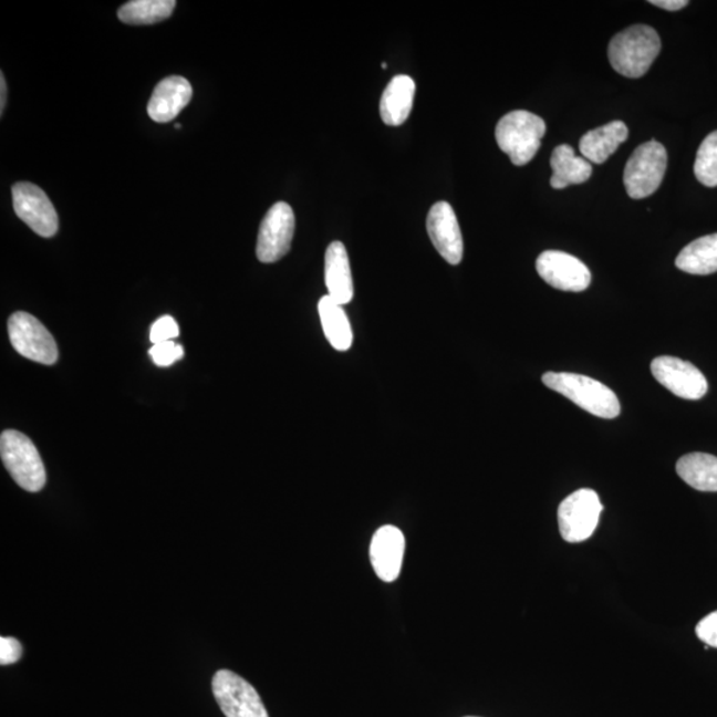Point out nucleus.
<instances>
[{
    "instance_id": "f257e3e1",
    "label": "nucleus",
    "mask_w": 717,
    "mask_h": 717,
    "mask_svg": "<svg viewBox=\"0 0 717 717\" xmlns=\"http://www.w3.org/2000/svg\"><path fill=\"white\" fill-rule=\"evenodd\" d=\"M661 49V38L653 27L631 25L611 39L610 64L622 76L640 79L646 75Z\"/></svg>"
},
{
    "instance_id": "f03ea898",
    "label": "nucleus",
    "mask_w": 717,
    "mask_h": 717,
    "mask_svg": "<svg viewBox=\"0 0 717 717\" xmlns=\"http://www.w3.org/2000/svg\"><path fill=\"white\" fill-rule=\"evenodd\" d=\"M542 382L591 415L610 420L621 414V404L614 392L595 378L569 372H547Z\"/></svg>"
},
{
    "instance_id": "7ed1b4c3",
    "label": "nucleus",
    "mask_w": 717,
    "mask_h": 717,
    "mask_svg": "<svg viewBox=\"0 0 717 717\" xmlns=\"http://www.w3.org/2000/svg\"><path fill=\"white\" fill-rule=\"evenodd\" d=\"M547 124L540 116L528 111H513L505 115L496 126V139L511 163L523 166L531 162L541 148Z\"/></svg>"
},
{
    "instance_id": "20e7f679",
    "label": "nucleus",
    "mask_w": 717,
    "mask_h": 717,
    "mask_svg": "<svg viewBox=\"0 0 717 717\" xmlns=\"http://www.w3.org/2000/svg\"><path fill=\"white\" fill-rule=\"evenodd\" d=\"M0 456L6 469L20 488L31 493L44 488V464L29 437L18 430H4L0 436Z\"/></svg>"
},
{
    "instance_id": "39448f33",
    "label": "nucleus",
    "mask_w": 717,
    "mask_h": 717,
    "mask_svg": "<svg viewBox=\"0 0 717 717\" xmlns=\"http://www.w3.org/2000/svg\"><path fill=\"white\" fill-rule=\"evenodd\" d=\"M667 162L666 148L655 139L637 146L624 168L623 183L627 195L633 199L654 195L666 175Z\"/></svg>"
},
{
    "instance_id": "423d86ee",
    "label": "nucleus",
    "mask_w": 717,
    "mask_h": 717,
    "mask_svg": "<svg viewBox=\"0 0 717 717\" xmlns=\"http://www.w3.org/2000/svg\"><path fill=\"white\" fill-rule=\"evenodd\" d=\"M603 510L593 489H580L564 498L558 508L560 533L567 542H582L593 536Z\"/></svg>"
},
{
    "instance_id": "0eeeda50",
    "label": "nucleus",
    "mask_w": 717,
    "mask_h": 717,
    "mask_svg": "<svg viewBox=\"0 0 717 717\" xmlns=\"http://www.w3.org/2000/svg\"><path fill=\"white\" fill-rule=\"evenodd\" d=\"M211 689L226 717H269L256 688L229 669L218 671Z\"/></svg>"
},
{
    "instance_id": "6e6552de",
    "label": "nucleus",
    "mask_w": 717,
    "mask_h": 717,
    "mask_svg": "<svg viewBox=\"0 0 717 717\" xmlns=\"http://www.w3.org/2000/svg\"><path fill=\"white\" fill-rule=\"evenodd\" d=\"M12 347L30 361L52 365L58 362V344L42 322L27 312H15L9 319Z\"/></svg>"
},
{
    "instance_id": "1a4fd4ad",
    "label": "nucleus",
    "mask_w": 717,
    "mask_h": 717,
    "mask_svg": "<svg viewBox=\"0 0 717 717\" xmlns=\"http://www.w3.org/2000/svg\"><path fill=\"white\" fill-rule=\"evenodd\" d=\"M295 231V216L285 202L272 205L266 212L257 242V257L263 263H274L288 254Z\"/></svg>"
},
{
    "instance_id": "9d476101",
    "label": "nucleus",
    "mask_w": 717,
    "mask_h": 717,
    "mask_svg": "<svg viewBox=\"0 0 717 717\" xmlns=\"http://www.w3.org/2000/svg\"><path fill=\"white\" fill-rule=\"evenodd\" d=\"M13 210L40 237L56 235L59 218L49 196L30 183H19L12 188Z\"/></svg>"
},
{
    "instance_id": "9b49d317",
    "label": "nucleus",
    "mask_w": 717,
    "mask_h": 717,
    "mask_svg": "<svg viewBox=\"0 0 717 717\" xmlns=\"http://www.w3.org/2000/svg\"><path fill=\"white\" fill-rule=\"evenodd\" d=\"M651 372L663 387L686 401H699L708 391V383L699 368L693 363L674 356L655 357Z\"/></svg>"
},
{
    "instance_id": "f8f14e48",
    "label": "nucleus",
    "mask_w": 717,
    "mask_h": 717,
    "mask_svg": "<svg viewBox=\"0 0 717 717\" xmlns=\"http://www.w3.org/2000/svg\"><path fill=\"white\" fill-rule=\"evenodd\" d=\"M538 276L551 288L581 292L591 283V272L581 259L564 251H543L536 263Z\"/></svg>"
},
{
    "instance_id": "ddd939ff",
    "label": "nucleus",
    "mask_w": 717,
    "mask_h": 717,
    "mask_svg": "<svg viewBox=\"0 0 717 717\" xmlns=\"http://www.w3.org/2000/svg\"><path fill=\"white\" fill-rule=\"evenodd\" d=\"M427 230L438 254L449 264H458L464 256V241L456 212L448 202L432 206L427 218Z\"/></svg>"
},
{
    "instance_id": "4468645a",
    "label": "nucleus",
    "mask_w": 717,
    "mask_h": 717,
    "mask_svg": "<svg viewBox=\"0 0 717 717\" xmlns=\"http://www.w3.org/2000/svg\"><path fill=\"white\" fill-rule=\"evenodd\" d=\"M405 549L401 529L385 524L372 537L370 555L375 573L384 582H394L401 574Z\"/></svg>"
},
{
    "instance_id": "2eb2a0df",
    "label": "nucleus",
    "mask_w": 717,
    "mask_h": 717,
    "mask_svg": "<svg viewBox=\"0 0 717 717\" xmlns=\"http://www.w3.org/2000/svg\"><path fill=\"white\" fill-rule=\"evenodd\" d=\"M191 85L181 76L162 80L152 93L148 115L156 123H169L190 103Z\"/></svg>"
},
{
    "instance_id": "dca6fc26",
    "label": "nucleus",
    "mask_w": 717,
    "mask_h": 717,
    "mask_svg": "<svg viewBox=\"0 0 717 717\" xmlns=\"http://www.w3.org/2000/svg\"><path fill=\"white\" fill-rule=\"evenodd\" d=\"M324 281L329 297L339 304H347L354 298L350 258L342 242L330 243L324 257Z\"/></svg>"
},
{
    "instance_id": "f3484780",
    "label": "nucleus",
    "mask_w": 717,
    "mask_h": 717,
    "mask_svg": "<svg viewBox=\"0 0 717 717\" xmlns=\"http://www.w3.org/2000/svg\"><path fill=\"white\" fill-rule=\"evenodd\" d=\"M415 91L414 79L407 75L391 80L381 100V116L385 125L398 126L405 123L414 106Z\"/></svg>"
},
{
    "instance_id": "a211bd4d",
    "label": "nucleus",
    "mask_w": 717,
    "mask_h": 717,
    "mask_svg": "<svg viewBox=\"0 0 717 717\" xmlns=\"http://www.w3.org/2000/svg\"><path fill=\"white\" fill-rule=\"evenodd\" d=\"M628 138V128L623 122H611L590 131L581 138L580 150L589 163L601 165L607 162L620 145Z\"/></svg>"
},
{
    "instance_id": "6ab92c4d",
    "label": "nucleus",
    "mask_w": 717,
    "mask_h": 717,
    "mask_svg": "<svg viewBox=\"0 0 717 717\" xmlns=\"http://www.w3.org/2000/svg\"><path fill=\"white\" fill-rule=\"evenodd\" d=\"M553 169L550 185L554 189H564L569 185L586 183L593 173V165L586 158L576 157L573 146L558 145L550 158Z\"/></svg>"
},
{
    "instance_id": "aec40b11",
    "label": "nucleus",
    "mask_w": 717,
    "mask_h": 717,
    "mask_svg": "<svg viewBox=\"0 0 717 717\" xmlns=\"http://www.w3.org/2000/svg\"><path fill=\"white\" fill-rule=\"evenodd\" d=\"M676 268L693 276H708L717 271V232L697 238L680 251Z\"/></svg>"
},
{
    "instance_id": "412c9836",
    "label": "nucleus",
    "mask_w": 717,
    "mask_h": 717,
    "mask_svg": "<svg viewBox=\"0 0 717 717\" xmlns=\"http://www.w3.org/2000/svg\"><path fill=\"white\" fill-rule=\"evenodd\" d=\"M319 318H321L322 329L325 337L336 351H349L354 341L349 316L339 304L325 295L318 303Z\"/></svg>"
},
{
    "instance_id": "4be33fe9",
    "label": "nucleus",
    "mask_w": 717,
    "mask_h": 717,
    "mask_svg": "<svg viewBox=\"0 0 717 717\" xmlns=\"http://www.w3.org/2000/svg\"><path fill=\"white\" fill-rule=\"evenodd\" d=\"M677 475L690 488L717 491V457L708 454H688L676 464Z\"/></svg>"
},
{
    "instance_id": "5701e85b",
    "label": "nucleus",
    "mask_w": 717,
    "mask_h": 717,
    "mask_svg": "<svg viewBox=\"0 0 717 717\" xmlns=\"http://www.w3.org/2000/svg\"><path fill=\"white\" fill-rule=\"evenodd\" d=\"M175 7V0H132L119 7L118 19L126 24H155L168 19Z\"/></svg>"
},
{
    "instance_id": "b1692460",
    "label": "nucleus",
    "mask_w": 717,
    "mask_h": 717,
    "mask_svg": "<svg viewBox=\"0 0 717 717\" xmlns=\"http://www.w3.org/2000/svg\"><path fill=\"white\" fill-rule=\"evenodd\" d=\"M695 176L697 181L707 186V188H716L717 186V131L709 133L704 138L699 150H697L696 162L694 166Z\"/></svg>"
},
{
    "instance_id": "393cba45",
    "label": "nucleus",
    "mask_w": 717,
    "mask_h": 717,
    "mask_svg": "<svg viewBox=\"0 0 717 717\" xmlns=\"http://www.w3.org/2000/svg\"><path fill=\"white\" fill-rule=\"evenodd\" d=\"M149 355L158 367H169V365L181 361L184 357V349L173 341L164 342L153 344V347L149 350Z\"/></svg>"
},
{
    "instance_id": "a878e982",
    "label": "nucleus",
    "mask_w": 717,
    "mask_h": 717,
    "mask_svg": "<svg viewBox=\"0 0 717 717\" xmlns=\"http://www.w3.org/2000/svg\"><path fill=\"white\" fill-rule=\"evenodd\" d=\"M178 334V324L175 319L165 315L153 323L150 329V342L153 344L170 342L173 339L177 337Z\"/></svg>"
},
{
    "instance_id": "bb28decb",
    "label": "nucleus",
    "mask_w": 717,
    "mask_h": 717,
    "mask_svg": "<svg viewBox=\"0 0 717 717\" xmlns=\"http://www.w3.org/2000/svg\"><path fill=\"white\" fill-rule=\"evenodd\" d=\"M696 635L707 646L717 648V611L697 623Z\"/></svg>"
},
{
    "instance_id": "cd10ccee",
    "label": "nucleus",
    "mask_w": 717,
    "mask_h": 717,
    "mask_svg": "<svg viewBox=\"0 0 717 717\" xmlns=\"http://www.w3.org/2000/svg\"><path fill=\"white\" fill-rule=\"evenodd\" d=\"M22 644L19 641L9 636L0 637V664L2 666L17 663L22 656Z\"/></svg>"
},
{
    "instance_id": "c85d7f7f",
    "label": "nucleus",
    "mask_w": 717,
    "mask_h": 717,
    "mask_svg": "<svg viewBox=\"0 0 717 717\" xmlns=\"http://www.w3.org/2000/svg\"><path fill=\"white\" fill-rule=\"evenodd\" d=\"M650 4L667 11H679L688 6L687 0H650Z\"/></svg>"
},
{
    "instance_id": "c756f323",
    "label": "nucleus",
    "mask_w": 717,
    "mask_h": 717,
    "mask_svg": "<svg viewBox=\"0 0 717 717\" xmlns=\"http://www.w3.org/2000/svg\"><path fill=\"white\" fill-rule=\"evenodd\" d=\"M6 100H7V84H6L4 75L2 73V75H0V111H2V115L6 106Z\"/></svg>"
},
{
    "instance_id": "7c9ffc66",
    "label": "nucleus",
    "mask_w": 717,
    "mask_h": 717,
    "mask_svg": "<svg viewBox=\"0 0 717 717\" xmlns=\"http://www.w3.org/2000/svg\"><path fill=\"white\" fill-rule=\"evenodd\" d=\"M177 129H181V124H176Z\"/></svg>"
},
{
    "instance_id": "2f4dec72",
    "label": "nucleus",
    "mask_w": 717,
    "mask_h": 717,
    "mask_svg": "<svg viewBox=\"0 0 717 717\" xmlns=\"http://www.w3.org/2000/svg\"><path fill=\"white\" fill-rule=\"evenodd\" d=\"M467 717H476V716H467Z\"/></svg>"
}]
</instances>
